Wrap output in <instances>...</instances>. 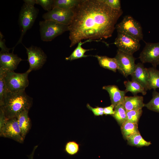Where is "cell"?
I'll return each instance as SVG.
<instances>
[{
	"label": "cell",
	"instance_id": "e0dca14e",
	"mask_svg": "<svg viewBox=\"0 0 159 159\" xmlns=\"http://www.w3.org/2000/svg\"><path fill=\"white\" fill-rule=\"evenodd\" d=\"M28 110L24 111L17 117L18 122L22 137L24 140L31 127V122L28 115Z\"/></svg>",
	"mask_w": 159,
	"mask_h": 159
},
{
	"label": "cell",
	"instance_id": "5b68a950",
	"mask_svg": "<svg viewBox=\"0 0 159 159\" xmlns=\"http://www.w3.org/2000/svg\"><path fill=\"white\" fill-rule=\"evenodd\" d=\"M117 32L127 34L140 41L143 39L142 28L140 23L129 15L124 16L116 25Z\"/></svg>",
	"mask_w": 159,
	"mask_h": 159
},
{
	"label": "cell",
	"instance_id": "7a4b0ae2",
	"mask_svg": "<svg viewBox=\"0 0 159 159\" xmlns=\"http://www.w3.org/2000/svg\"><path fill=\"white\" fill-rule=\"evenodd\" d=\"M32 104V98L26 94L25 90L15 92L7 91L2 103L0 104V109L8 120L16 117L24 111H29Z\"/></svg>",
	"mask_w": 159,
	"mask_h": 159
},
{
	"label": "cell",
	"instance_id": "30bf717a",
	"mask_svg": "<svg viewBox=\"0 0 159 159\" xmlns=\"http://www.w3.org/2000/svg\"><path fill=\"white\" fill-rule=\"evenodd\" d=\"M1 137L12 139L20 143H23V138L16 117L7 120L0 128Z\"/></svg>",
	"mask_w": 159,
	"mask_h": 159
},
{
	"label": "cell",
	"instance_id": "7402d4cb",
	"mask_svg": "<svg viewBox=\"0 0 159 159\" xmlns=\"http://www.w3.org/2000/svg\"><path fill=\"white\" fill-rule=\"evenodd\" d=\"M91 41H92L90 40H87L83 42H82L81 41L79 42L78 43V45L76 48L69 57H66L65 59L67 60L72 61L82 57H85L89 56V55L85 54V53L87 51L94 49H85L83 48L82 46V44Z\"/></svg>",
	"mask_w": 159,
	"mask_h": 159
},
{
	"label": "cell",
	"instance_id": "e575fe53",
	"mask_svg": "<svg viewBox=\"0 0 159 159\" xmlns=\"http://www.w3.org/2000/svg\"><path fill=\"white\" fill-rule=\"evenodd\" d=\"M37 146H38L37 145H36V146H35L34 147L32 153L30 154V155H29V159H33V157H34V153L35 151V150L37 148Z\"/></svg>",
	"mask_w": 159,
	"mask_h": 159
},
{
	"label": "cell",
	"instance_id": "f1b7e54d",
	"mask_svg": "<svg viewBox=\"0 0 159 159\" xmlns=\"http://www.w3.org/2000/svg\"><path fill=\"white\" fill-rule=\"evenodd\" d=\"M79 150V145L75 141H69L67 143L65 146V152L71 155L77 153Z\"/></svg>",
	"mask_w": 159,
	"mask_h": 159
},
{
	"label": "cell",
	"instance_id": "484cf974",
	"mask_svg": "<svg viewBox=\"0 0 159 159\" xmlns=\"http://www.w3.org/2000/svg\"><path fill=\"white\" fill-rule=\"evenodd\" d=\"M152 98L147 103L145 104L149 110L159 113V92L154 90L153 92Z\"/></svg>",
	"mask_w": 159,
	"mask_h": 159
},
{
	"label": "cell",
	"instance_id": "52a82bcc",
	"mask_svg": "<svg viewBox=\"0 0 159 159\" xmlns=\"http://www.w3.org/2000/svg\"><path fill=\"white\" fill-rule=\"evenodd\" d=\"M26 51L29 64V69L27 71L30 73L32 71L39 70L41 68L45 63L47 56L40 47L31 46L29 47L24 46Z\"/></svg>",
	"mask_w": 159,
	"mask_h": 159
},
{
	"label": "cell",
	"instance_id": "44dd1931",
	"mask_svg": "<svg viewBox=\"0 0 159 159\" xmlns=\"http://www.w3.org/2000/svg\"><path fill=\"white\" fill-rule=\"evenodd\" d=\"M124 83L126 87L125 91L127 92H130L134 95H136L139 93H141L143 95H145L147 93L145 89L136 82L132 80L125 81Z\"/></svg>",
	"mask_w": 159,
	"mask_h": 159
},
{
	"label": "cell",
	"instance_id": "ffe728a7",
	"mask_svg": "<svg viewBox=\"0 0 159 159\" xmlns=\"http://www.w3.org/2000/svg\"><path fill=\"white\" fill-rule=\"evenodd\" d=\"M149 73L148 90L159 88V70L155 67L148 68Z\"/></svg>",
	"mask_w": 159,
	"mask_h": 159
},
{
	"label": "cell",
	"instance_id": "8fae6325",
	"mask_svg": "<svg viewBox=\"0 0 159 159\" xmlns=\"http://www.w3.org/2000/svg\"><path fill=\"white\" fill-rule=\"evenodd\" d=\"M74 15L73 9H64L55 7L43 14L42 17L44 20H53L69 26Z\"/></svg>",
	"mask_w": 159,
	"mask_h": 159
},
{
	"label": "cell",
	"instance_id": "2e32d148",
	"mask_svg": "<svg viewBox=\"0 0 159 159\" xmlns=\"http://www.w3.org/2000/svg\"><path fill=\"white\" fill-rule=\"evenodd\" d=\"M123 105L127 112L142 109L145 105L143 97L142 96L137 95L130 97L125 96Z\"/></svg>",
	"mask_w": 159,
	"mask_h": 159
},
{
	"label": "cell",
	"instance_id": "9c48e42d",
	"mask_svg": "<svg viewBox=\"0 0 159 159\" xmlns=\"http://www.w3.org/2000/svg\"><path fill=\"white\" fill-rule=\"evenodd\" d=\"M115 58L118 64V70L125 77L130 75L135 70L136 65L135 63L136 59L133 54L117 49Z\"/></svg>",
	"mask_w": 159,
	"mask_h": 159
},
{
	"label": "cell",
	"instance_id": "4dcf8cb0",
	"mask_svg": "<svg viewBox=\"0 0 159 159\" xmlns=\"http://www.w3.org/2000/svg\"><path fill=\"white\" fill-rule=\"evenodd\" d=\"M111 8L117 10L122 9L121 1L120 0H102Z\"/></svg>",
	"mask_w": 159,
	"mask_h": 159
},
{
	"label": "cell",
	"instance_id": "cb8c5ba5",
	"mask_svg": "<svg viewBox=\"0 0 159 159\" xmlns=\"http://www.w3.org/2000/svg\"><path fill=\"white\" fill-rule=\"evenodd\" d=\"M126 113L123 104L122 103L114 108V114L112 116L121 126L126 121Z\"/></svg>",
	"mask_w": 159,
	"mask_h": 159
},
{
	"label": "cell",
	"instance_id": "603a6c76",
	"mask_svg": "<svg viewBox=\"0 0 159 159\" xmlns=\"http://www.w3.org/2000/svg\"><path fill=\"white\" fill-rule=\"evenodd\" d=\"M127 140L129 145L137 147L148 146L151 144L150 142L145 140L142 137L140 133L132 135Z\"/></svg>",
	"mask_w": 159,
	"mask_h": 159
},
{
	"label": "cell",
	"instance_id": "5bb4252c",
	"mask_svg": "<svg viewBox=\"0 0 159 159\" xmlns=\"http://www.w3.org/2000/svg\"><path fill=\"white\" fill-rule=\"evenodd\" d=\"M130 75L132 80L139 83L146 91L148 90L149 73L148 68L145 67L143 63L137 64L135 70Z\"/></svg>",
	"mask_w": 159,
	"mask_h": 159
},
{
	"label": "cell",
	"instance_id": "9a60e30c",
	"mask_svg": "<svg viewBox=\"0 0 159 159\" xmlns=\"http://www.w3.org/2000/svg\"><path fill=\"white\" fill-rule=\"evenodd\" d=\"M102 89L109 93L111 104L114 106V108L120 104H123L127 93L125 90H120L117 86L115 85L104 86Z\"/></svg>",
	"mask_w": 159,
	"mask_h": 159
},
{
	"label": "cell",
	"instance_id": "1f68e13d",
	"mask_svg": "<svg viewBox=\"0 0 159 159\" xmlns=\"http://www.w3.org/2000/svg\"><path fill=\"white\" fill-rule=\"evenodd\" d=\"M87 106L88 109L93 112L95 116H102L104 114V108L99 107L93 108L89 104H87Z\"/></svg>",
	"mask_w": 159,
	"mask_h": 159
},
{
	"label": "cell",
	"instance_id": "6da1fadb",
	"mask_svg": "<svg viewBox=\"0 0 159 159\" xmlns=\"http://www.w3.org/2000/svg\"><path fill=\"white\" fill-rule=\"evenodd\" d=\"M73 9L74 16L69 26L70 47L83 39L100 41L111 37L123 13L102 0H80Z\"/></svg>",
	"mask_w": 159,
	"mask_h": 159
},
{
	"label": "cell",
	"instance_id": "d6a6232c",
	"mask_svg": "<svg viewBox=\"0 0 159 159\" xmlns=\"http://www.w3.org/2000/svg\"><path fill=\"white\" fill-rule=\"evenodd\" d=\"M4 37V35L1 32H0V47L1 50L0 52H9V51L12 48H7L5 44V40L3 38Z\"/></svg>",
	"mask_w": 159,
	"mask_h": 159
},
{
	"label": "cell",
	"instance_id": "836d02e7",
	"mask_svg": "<svg viewBox=\"0 0 159 159\" xmlns=\"http://www.w3.org/2000/svg\"><path fill=\"white\" fill-rule=\"evenodd\" d=\"M114 107L112 104L104 108V113L105 115H112L114 114Z\"/></svg>",
	"mask_w": 159,
	"mask_h": 159
},
{
	"label": "cell",
	"instance_id": "83f0119b",
	"mask_svg": "<svg viewBox=\"0 0 159 159\" xmlns=\"http://www.w3.org/2000/svg\"><path fill=\"white\" fill-rule=\"evenodd\" d=\"M142 112V109L127 111L126 121L138 124Z\"/></svg>",
	"mask_w": 159,
	"mask_h": 159
},
{
	"label": "cell",
	"instance_id": "3957f363",
	"mask_svg": "<svg viewBox=\"0 0 159 159\" xmlns=\"http://www.w3.org/2000/svg\"><path fill=\"white\" fill-rule=\"evenodd\" d=\"M24 3L21 8L19 16V22L21 31L20 38L14 47L21 43L24 36L27 31L30 29L38 16L39 9L34 6L36 4L35 0H25Z\"/></svg>",
	"mask_w": 159,
	"mask_h": 159
},
{
	"label": "cell",
	"instance_id": "f546056e",
	"mask_svg": "<svg viewBox=\"0 0 159 159\" xmlns=\"http://www.w3.org/2000/svg\"><path fill=\"white\" fill-rule=\"evenodd\" d=\"M36 4L39 5L46 11H48L54 8V0H35Z\"/></svg>",
	"mask_w": 159,
	"mask_h": 159
},
{
	"label": "cell",
	"instance_id": "4316f807",
	"mask_svg": "<svg viewBox=\"0 0 159 159\" xmlns=\"http://www.w3.org/2000/svg\"><path fill=\"white\" fill-rule=\"evenodd\" d=\"M6 70L0 67V104H1L7 92L5 76Z\"/></svg>",
	"mask_w": 159,
	"mask_h": 159
},
{
	"label": "cell",
	"instance_id": "7c38bea8",
	"mask_svg": "<svg viewBox=\"0 0 159 159\" xmlns=\"http://www.w3.org/2000/svg\"><path fill=\"white\" fill-rule=\"evenodd\" d=\"M139 58L142 63H149L156 67L159 64V42L145 43Z\"/></svg>",
	"mask_w": 159,
	"mask_h": 159
},
{
	"label": "cell",
	"instance_id": "ac0fdd59",
	"mask_svg": "<svg viewBox=\"0 0 159 159\" xmlns=\"http://www.w3.org/2000/svg\"><path fill=\"white\" fill-rule=\"evenodd\" d=\"M97 59L100 66L103 68L116 72L118 69L117 61L114 58H110L105 56L95 55Z\"/></svg>",
	"mask_w": 159,
	"mask_h": 159
},
{
	"label": "cell",
	"instance_id": "4fadbf2b",
	"mask_svg": "<svg viewBox=\"0 0 159 159\" xmlns=\"http://www.w3.org/2000/svg\"><path fill=\"white\" fill-rule=\"evenodd\" d=\"M23 60L16 54L12 53L0 52V67L7 71H14Z\"/></svg>",
	"mask_w": 159,
	"mask_h": 159
},
{
	"label": "cell",
	"instance_id": "8992f818",
	"mask_svg": "<svg viewBox=\"0 0 159 159\" xmlns=\"http://www.w3.org/2000/svg\"><path fill=\"white\" fill-rule=\"evenodd\" d=\"M29 73L27 71L23 73H18L6 70L5 80L7 91L15 92L25 90L29 85Z\"/></svg>",
	"mask_w": 159,
	"mask_h": 159
},
{
	"label": "cell",
	"instance_id": "d4e9b609",
	"mask_svg": "<svg viewBox=\"0 0 159 159\" xmlns=\"http://www.w3.org/2000/svg\"><path fill=\"white\" fill-rule=\"evenodd\" d=\"M80 1V0H54V8L73 9L79 4Z\"/></svg>",
	"mask_w": 159,
	"mask_h": 159
},
{
	"label": "cell",
	"instance_id": "ba28073f",
	"mask_svg": "<svg viewBox=\"0 0 159 159\" xmlns=\"http://www.w3.org/2000/svg\"><path fill=\"white\" fill-rule=\"evenodd\" d=\"M140 41L127 34L117 32L114 43L118 49L123 52L133 54L140 49Z\"/></svg>",
	"mask_w": 159,
	"mask_h": 159
},
{
	"label": "cell",
	"instance_id": "277c9868",
	"mask_svg": "<svg viewBox=\"0 0 159 159\" xmlns=\"http://www.w3.org/2000/svg\"><path fill=\"white\" fill-rule=\"evenodd\" d=\"M39 25L41 38L43 41H51L57 36L69 31V26L50 20L40 21Z\"/></svg>",
	"mask_w": 159,
	"mask_h": 159
},
{
	"label": "cell",
	"instance_id": "d6986e66",
	"mask_svg": "<svg viewBox=\"0 0 159 159\" xmlns=\"http://www.w3.org/2000/svg\"><path fill=\"white\" fill-rule=\"evenodd\" d=\"M121 129L123 138L126 140L132 135L140 133L138 123L127 121L121 126Z\"/></svg>",
	"mask_w": 159,
	"mask_h": 159
}]
</instances>
